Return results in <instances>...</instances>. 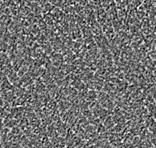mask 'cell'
<instances>
[{"label":"cell","mask_w":156,"mask_h":148,"mask_svg":"<svg viewBox=\"0 0 156 148\" xmlns=\"http://www.w3.org/2000/svg\"><path fill=\"white\" fill-rule=\"evenodd\" d=\"M97 100L98 103L102 107L108 109V110H113L116 107V102L114 97H112L110 94L106 93L104 91H98Z\"/></svg>","instance_id":"cell-1"}]
</instances>
